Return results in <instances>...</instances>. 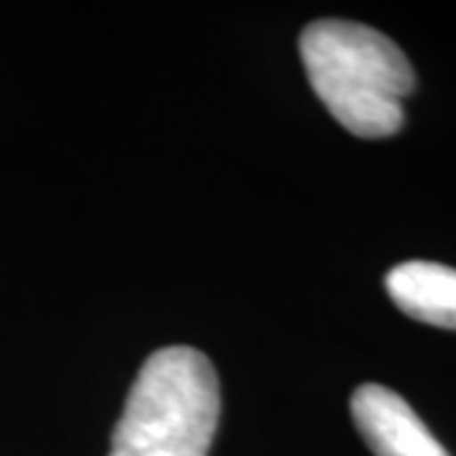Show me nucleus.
I'll return each instance as SVG.
<instances>
[{"instance_id": "obj_3", "label": "nucleus", "mask_w": 456, "mask_h": 456, "mask_svg": "<svg viewBox=\"0 0 456 456\" xmlns=\"http://www.w3.org/2000/svg\"><path fill=\"white\" fill-rule=\"evenodd\" d=\"M350 411L375 456H449L419 413L391 388L360 386L353 393Z\"/></svg>"}, {"instance_id": "obj_2", "label": "nucleus", "mask_w": 456, "mask_h": 456, "mask_svg": "<svg viewBox=\"0 0 456 456\" xmlns=\"http://www.w3.org/2000/svg\"><path fill=\"white\" fill-rule=\"evenodd\" d=\"M221 413L213 362L193 347H165L132 383L110 456H208Z\"/></svg>"}, {"instance_id": "obj_1", "label": "nucleus", "mask_w": 456, "mask_h": 456, "mask_svg": "<svg viewBox=\"0 0 456 456\" xmlns=\"http://www.w3.org/2000/svg\"><path fill=\"white\" fill-rule=\"evenodd\" d=\"M307 79L327 112L358 137H391L403 125L413 69L388 36L353 20H317L299 38Z\"/></svg>"}, {"instance_id": "obj_4", "label": "nucleus", "mask_w": 456, "mask_h": 456, "mask_svg": "<svg viewBox=\"0 0 456 456\" xmlns=\"http://www.w3.org/2000/svg\"><path fill=\"white\" fill-rule=\"evenodd\" d=\"M386 289L408 317L434 327L456 330V269L434 261H406L393 266Z\"/></svg>"}]
</instances>
